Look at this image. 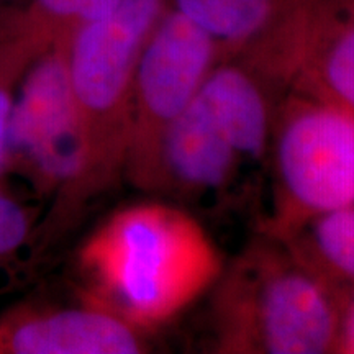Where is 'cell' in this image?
I'll list each match as a JSON object with an SVG mask.
<instances>
[{
  "instance_id": "cell-6",
  "label": "cell",
  "mask_w": 354,
  "mask_h": 354,
  "mask_svg": "<svg viewBox=\"0 0 354 354\" xmlns=\"http://www.w3.org/2000/svg\"><path fill=\"white\" fill-rule=\"evenodd\" d=\"M69 39H56L26 71L8 125L6 169L15 166L43 194L64 190L82 165V133L68 66Z\"/></svg>"
},
{
  "instance_id": "cell-8",
  "label": "cell",
  "mask_w": 354,
  "mask_h": 354,
  "mask_svg": "<svg viewBox=\"0 0 354 354\" xmlns=\"http://www.w3.org/2000/svg\"><path fill=\"white\" fill-rule=\"evenodd\" d=\"M243 161L198 91L167 128L159 154L156 190L184 197L225 190Z\"/></svg>"
},
{
  "instance_id": "cell-4",
  "label": "cell",
  "mask_w": 354,
  "mask_h": 354,
  "mask_svg": "<svg viewBox=\"0 0 354 354\" xmlns=\"http://www.w3.org/2000/svg\"><path fill=\"white\" fill-rule=\"evenodd\" d=\"M297 92L272 118V236H282L313 215L354 205V113Z\"/></svg>"
},
{
  "instance_id": "cell-2",
  "label": "cell",
  "mask_w": 354,
  "mask_h": 354,
  "mask_svg": "<svg viewBox=\"0 0 354 354\" xmlns=\"http://www.w3.org/2000/svg\"><path fill=\"white\" fill-rule=\"evenodd\" d=\"M94 302L138 328L169 322L221 276L218 250L187 212L165 203L127 207L82 246Z\"/></svg>"
},
{
  "instance_id": "cell-7",
  "label": "cell",
  "mask_w": 354,
  "mask_h": 354,
  "mask_svg": "<svg viewBox=\"0 0 354 354\" xmlns=\"http://www.w3.org/2000/svg\"><path fill=\"white\" fill-rule=\"evenodd\" d=\"M143 348L138 326L97 302L71 308L28 302L0 317V354H135Z\"/></svg>"
},
{
  "instance_id": "cell-14",
  "label": "cell",
  "mask_w": 354,
  "mask_h": 354,
  "mask_svg": "<svg viewBox=\"0 0 354 354\" xmlns=\"http://www.w3.org/2000/svg\"><path fill=\"white\" fill-rule=\"evenodd\" d=\"M32 212L0 184V261L15 254L33 234Z\"/></svg>"
},
{
  "instance_id": "cell-10",
  "label": "cell",
  "mask_w": 354,
  "mask_h": 354,
  "mask_svg": "<svg viewBox=\"0 0 354 354\" xmlns=\"http://www.w3.org/2000/svg\"><path fill=\"white\" fill-rule=\"evenodd\" d=\"M276 238L326 284H354V205L310 216Z\"/></svg>"
},
{
  "instance_id": "cell-9",
  "label": "cell",
  "mask_w": 354,
  "mask_h": 354,
  "mask_svg": "<svg viewBox=\"0 0 354 354\" xmlns=\"http://www.w3.org/2000/svg\"><path fill=\"white\" fill-rule=\"evenodd\" d=\"M201 94L240 156L245 161L263 159L274 113L259 79L241 66L223 64L210 71Z\"/></svg>"
},
{
  "instance_id": "cell-3",
  "label": "cell",
  "mask_w": 354,
  "mask_h": 354,
  "mask_svg": "<svg viewBox=\"0 0 354 354\" xmlns=\"http://www.w3.org/2000/svg\"><path fill=\"white\" fill-rule=\"evenodd\" d=\"M216 295L220 351L322 354L338 346L333 287L272 234L234 261Z\"/></svg>"
},
{
  "instance_id": "cell-15",
  "label": "cell",
  "mask_w": 354,
  "mask_h": 354,
  "mask_svg": "<svg viewBox=\"0 0 354 354\" xmlns=\"http://www.w3.org/2000/svg\"><path fill=\"white\" fill-rule=\"evenodd\" d=\"M339 348H343L344 353L354 354V302L348 308L346 318L342 323V333H339Z\"/></svg>"
},
{
  "instance_id": "cell-13",
  "label": "cell",
  "mask_w": 354,
  "mask_h": 354,
  "mask_svg": "<svg viewBox=\"0 0 354 354\" xmlns=\"http://www.w3.org/2000/svg\"><path fill=\"white\" fill-rule=\"evenodd\" d=\"M53 43L48 35L33 28L0 35V174L6 171L8 125L20 82L33 61Z\"/></svg>"
},
{
  "instance_id": "cell-11",
  "label": "cell",
  "mask_w": 354,
  "mask_h": 354,
  "mask_svg": "<svg viewBox=\"0 0 354 354\" xmlns=\"http://www.w3.org/2000/svg\"><path fill=\"white\" fill-rule=\"evenodd\" d=\"M297 91L354 113V20L325 38L297 73Z\"/></svg>"
},
{
  "instance_id": "cell-12",
  "label": "cell",
  "mask_w": 354,
  "mask_h": 354,
  "mask_svg": "<svg viewBox=\"0 0 354 354\" xmlns=\"http://www.w3.org/2000/svg\"><path fill=\"white\" fill-rule=\"evenodd\" d=\"M176 10L215 41L243 43L258 35L272 15V0H174Z\"/></svg>"
},
{
  "instance_id": "cell-5",
  "label": "cell",
  "mask_w": 354,
  "mask_h": 354,
  "mask_svg": "<svg viewBox=\"0 0 354 354\" xmlns=\"http://www.w3.org/2000/svg\"><path fill=\"white\" fill-rule=\"evenodd\" d=\"M216 41L177 10L165 12L141 51L133 92L125 177L156 190L167 128L184 112L215 68Z\"/></svg>"
},
{
  "instance_id": "cell-1",
  "label": "cell",
  "mask_w": 354,
  "mask_h": 354,
  "mask_svg": "<svg viewBox=\"0 0 354 354\" xmlns=\"http://www.w3.org/2000/svg\"><path fill=\"white\" fill-rule=\"evenodd\" d=\"M165 12V0H120L113 12L79 26L71 37L68 66L82 133V165L33 232L38 251L68 233L88 203L125 176L136 68Z\"/></svg>"
}]
</instances>
